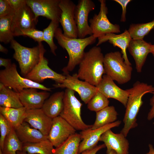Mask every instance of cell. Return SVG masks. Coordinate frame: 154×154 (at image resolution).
Wrapping results in <instances>:
<instances>
[{
  "label": "cell",
  "mask_w": 154,
  "mask_h": 154,
  "mask_svg": "<svg viewBox=\"0 0 154 154\" xmlns=\"http://www.w3.org/2000/svg\"><path fill=\"white\" fill-rule=\"evenodd\" d=\"M127 90L129 94L123 119L124 125L120 132L125 137L131 129L138 125L137 117L143 104V96L147 93H152L154 87L147 83L137 81L132 88Z\"/></svg>",
  "instance_id": "cell-1"
},
{
  "label": "cell",
  "mask_w": 154,
  "mask_h": 154,
  "mask_svg": "<svg viewBox=\"0 0 154 154\" xmlns=\"http://www.w3.org/2000/svg\"><path fill=\"white\" fill-rule=\"evenodd\" d=\"M54 37L59 45L68 54V64L62 69L64 75L69 74L79 64L85 53V48L94 43L96 39L92 35L83 38H68L64 35L61 29L59 27L55 31Z\"/></svg>",
  "instance_id": "cell-2"
},
{
  "label": "cell",
  "mask_w": 154,
  "mask_h": 154,
  "mask_svg": "<svg viewBox=\"0 0 154 154\" xmlns=\"http://www.w3.org/2000/svg\"><path fill=\"white\" fill-rule=\"evenodd\" d=\"M104 58L101 48L98 46H94L85 52L79 64L78 78L93 86H97L105 74Z\"/></svg>",
  "instance_id": "cell-3"
},
{
  "label": "cell",
  "mask_w": 154,
  "mask_h": 154,
  "mask_svg": "<svg viewBox=\"0 0 154 154\" xmlns=\"http://www.w3.org/2000/svg\"><path fill=\"white\" fill-rule=\"evenodd\" d=\"M104 66L105 74L119 84H126L131 80L132 67L126 63L119 51L106 54L104 56Z\"/></svg>",
  "instance_id": "cell-4"
},
{
  "label": "cell",
  "mask_w": 154,
  "mask_h": 154,
  "mask_svg": "<svg viewBox=\"0 0 154 154\" xmlns=\"http://www.w3.org/2000/svg\"><path fill=\"white\" fill-rule=\"evenodd\" d=\"M74 91L66 88L64 92V106L60 116L76 130L83 131L90 128L92 125L86 124L81 116L82 104L75 95Z\"/></svg>",
  "instance_id": "cell-5"
},
{
  "label": "cell",
  "mask_w": 154,
  "mask_h": 154,
  "mask_svg": "<svg viewBox=\"0 0 154 154\" xmlns=\"http://www.w3.org/2000/svg\"><path fill=\"white\" fill-rule=\"evenodd\" d=\"M0 82L19 93L25 89L30 88L51 91V88L21 76L19 74L14 63H12L9 67L0 70Z\"/></svg>",
  "instance_id": "cell-6"
},
{
  "label": "cell",
  "mask_w": 154,
  "mask_h": 154,
  "mask_svg": "<svg viewBox=\"0 0 154 154\" xmlns=\"http://www.w3.org/2000/svg\"><path fill=\"white\" fill-rule=\"evenodd\" d=\"M14 51L13 58L18 62L21 74L25 77L38 63L40 58L39 45L30 48L23 46L13 39L11 42Z\"/></svg>",
  "instance_id": "cell-7"
},
{
  "label": "cell",
  "mask_w": 154,
  "mask_h": 154,
  "mask_svg": "<svg viewBox=\"0 0 154 154\" xmlns=\"http://www.w3.org/2000/svg\"><path fill=\"white\" fill-rule=\"evenodd\" d=\"M38 43L40 49L39 61L31 72L24 77L39 84L47 79L53 80L57 83H62L66 78V76L57 73L49 67L48 60L44 56L46 50L42 42Z\"/></svg>",
  "instance_id": "cell-8"
},
{
  "label": "cell",
  "mask_w": 154,
  "mask_h": 154,
  "mask_svg": "<svg viewBox=\"0 0 154 154\" xmlns=\"http://www.w3.org/2000/svg\"><path fill=\"white\" fill-rule=\"evenodd\" d=\"M99 1L100 5L99 13L94 14L93 18L89 20L92 35L97 38L107 33H120L119 25L111 23L107 17L108 9L106 1Z\"/></svg>",
  "instance_id": "cell-9"
},
{
  "label": "cell",
  "mask_w": 154,
  "mask_h": 154,
  "mask_svg": "<svg viewBox=\"0 0 154 154\" xmlns=\"http://www.w3.org/2000/svg\"><path fill=\"white\" fill-rule=\"evenodd\" d=\"M60 0H26L27 4L33 13L38 21L39 16L51 21L59 22L62 11L59 6Z\"/></svg>",
  "instance_id": "cell-10"
},
{
  "label": "cell",
  "mask_w": 154,
  "mask_h": 154,
  "mask_svg": "<svg viewBox=\"0 0 154 154\" xmlns=\"http://www.w3.org/2000/svg\"><path fill=\"white\" fill-rule=\"evenodd\" d=\"M66 78L62 83H56L53 86L56 88H66L78 93L82 100L87 104L92 97L98 91L96 86L88 82L80 80L77 74L72 76L65 75Z\"/></svg>",
  "instance_id": "cell-11"
},
{
  "label": "cell",
  "mask_w": 154,
  "mask_h": 154,
  "mask_svg": "<svg viewBox=\"0 0 154 154\" xmlns=\"http://www.w3.org/2000/svg\"><path fill=\"white\" fill-rule=\"evenodd\" d=\"M96 5L91 0H80L76 5L75 19L78 30V38H83L88 35H92L88 23L89 13L95 8Z\"/></svg>",
  "instance_id": "cell-12"
},
{
  "label": "cell",
  "mask_w": 154,
  "mask_h": 154,
  "mask_svg": "<svg viewBox=\"0 0 154 154\" xmlns=\"http://www.w3.org/2000/svg\"><path fill=\"white\" fill-rule=\"evenodd\" d=\"M76 5L71 0H60L59 3L62 11L59 23L62 28L64 35L69 38H78L74 16Z\"/></svg>",
  "instance_id": "cell-13"
},
{
  "label": "cell",
  "mask_w": 154,
  "mask_h": 154,
  "mask_svg": "<svg viewBox=\"0 0 154 154\" xmlns=\"http://www.w3.org/2000/svg\"><path fill=\"white\" fill-rule=\"evenodd\" d=\"M76 130L60 116L52 120V123L47 139L56 148L60 146L70 136L75 133Z\"/></svg>",
  "instance_id": "cell-14"
},
{
  "label": "cell",
  "mask_w": 154,
  "mask_h": 154,
  "mask_svg": "<svg viewBox=\"0 0 154 154\" xmlns=\"http://www.w3.org/2000/svg\"><path fill=\"white\" fill-rule=\"evenodd\" d=\"M37 22L30 8L27 4L24 5L13 15L11 29L14 36H17L21 31L35 29Z\"/></svg>",
  "instance_id": "cell-15"
},
{
  "label": "cell",
  "mask_w": 154,
  "mask_h": 154,
  "mask_svg": "<svg viewBox=\"0 0 154 154\" xmlns=\"http://www.w3.org/2000/svg\"><path fill=\"white\" fill-rule=\"evenodd\" d=\"M121 123V121L118 120L95 129L90 128L81 131L80 134L82 141L80 143L79 154L96 146L101 136L105 132L119 126Z\"/></svg>",
  "instance_id": "cell-16"
},
{
  "label": "cell",
  "mask_w": 154,
  "mask_h": 154,
  "mask_svg": "<svg viewBox=\"0 0 154 154\" xmlns=\"http://www.w3.org/2000/svg\"><path fill=\"white\" fill-rule=\"evenodd\" d=\"M96 87L98 91L107 98L114 99L125 107L129 94L128 91L127 89L124 90L119 87L109 76L106 74L104 75Z\"/></svg>",
  "instance_id": "cell-17"
},
{
  "label": "cell",
  "mask_w": 154,
  "mask_h": 154,
  "mask_svg": "<svg viewBox=\"0 0 154 154\" xmlns=\"http://www.w3.org/2000/svg\"><path fill=\"white\" fill-rule=\"evenodd\" d=\"M99 141L104 143L107 148V154L112 150L117 154H129V141L121 133H115L110 129L102 135Z\"/></svg>",
  "instance_id": "cell-18"
},
{
  "label": "cell",
  "mask_w": 154,
  "mask_h": 154,
  "mask_svg": "<svg viewBox=\"0 0 154 154\" xmlns=\"http://www.w3.org/2000/svg\"><path fill=\"white\" fill-rule=\"evenodd\" d=\"M52 120L41 108L27 110L23 121L27 123L47 137L51 127Z\"/></svg>",
  "instance_id": "cell-19"
},
{
  "label": "cell",
  "mask_w": 154,
  "mask_h": 154,
  "mask_svg": "<svg viewBox=\"0 0 154 154\" xmlns=\"http://www.w3.org/2000/svg\"><path fill=\"white\" fill-rule=\"evenodd\" d=\"M37 89L30 88L23 89L19 93V98L23 106L27 110L41 109L50 93L47 91L39 92Z\"/></svg>",
  "instance_id": "cell-20"
},
{
  "label": "cell",
  "mask_w": 154,
  "mask_h": 154,
  "mask_svg": "<svg viewBox=\"0 0 154 154\" xmlns=\"http://www.w3.org/2000/svg\"><path fill=\"white\" fill-rule=\"evenodd\" d=\"M151 45L143 39H132L130 41L127 48L135 60L137 72H141L147 56L151 52Z\"/></svg>",
  "instance_id": "cell-21"
},
{
  "label": "cell",
  "mask_w": 154,
  "mask_h": 154,
  "mask_svg": "<svg viewBox=\"0 0 154 154\" xmlns=\"http://www.w3.org/2000/svg\"><path fill=\"white\" fill-rule=\"evenodd\" d=\"M98 38V42L96 46H98L102 43L108 41L114 46H117L121 49L122 57L125 62L127 64L131 66L126 53V49L132 39L128 30H126L123 33L119 35L114 33H107Z\"/></svg>",
  "instance_id": "cell-22"
},
{
  "label": "cell",
  "mask_w": 154,
  "mask_h": 154,
  "mask_svg": "<svg viewBox=\"0 0 154 154\" xmlns=\"http://www.w3.org/2000/svg\"><path fill=\"white\" fill-rule=\"evenodd\" d=\"M15 130L23 143H35L47 139V137L40 131L33 128L25 121H23Z\"/></svg>",
  "instance_id": "cell-23"
},
{
  "label": "cell",
  "mask_w": 154,
  "mask_h": 154,
  "mask_svg": "<svg viewBox=\"0 0 154 154\" xmlns=\"http://www.w3.org/2000/svg\"><path fill=\"white\" fill-rule=\"evenodd\" d=\"M64 92H56L44 102L41 109L48 116L53 119L60 116L63 108Z\"/></svg>",
  "instance_id": "cell-24"
},
{
  "label": "cell",
  "mask_w": 154,
  "mask_h": 154,
  "mask_svg": "<svg viewBox=\"0 0 154 154\" xmlns=\"http://www.w3.org/2000/svg\"><path fill=\"white\" fill-rule=\"evenodd\" d=\"M0 107L19 108L23 107L19 93L0 83Z\"/></svg>",
  "instance_id": "cell-25"
},
{
  "label": "cell",
  "mask_w": 154,
  "mask_h": 154,
  "mask_svg": "<svg viewBox=\"0 0 154 154\" xmlns=\"http://www.w3.org/2000/svg\"><path fill=\"white\" fill-rule=\"evenodd\" d=\"M26 110L23 106L19 108L0 107V114L14 129L24 121Z\"/></svg>",
  "instance_id": "cell-26"
},
{
  "label": "cell",
  "mask_w": 154,
  "mask_h": 154,
  "mask_svg": "<svg viewBox=\"0 0 154 154\" xmlns=\"http://www.w3.org/2000/svg\"><path fill=\"white\" fill-rule=\"evenodd\" d=\"M118 115L114 106H108L96 112V120L91 129H95L115 122Z\"/></svg>",
  "instance_id": "cell-27"
},
{
  "label": "cell",
  "mask_w": 154,
  "mask_h": 154,
  "mask_svg": "<svg viewBox=\"0 0 154 154\" xmlns=\"http://www.w3.org/2000/svg\"><path fill=\"white\" fill-rule=\"evenodd\" d=\"M53 147L47 139L35 143H23L22 151L29 154H53Z\"/></svg>",
  "instance_id": "cell-28"
},
{
  "label": "cell",
  "mask_w": 154,
  "mask_h": 154,
  "mask_svg": "<svg viewBox=\"0 0 154 154\" xmlns=\"http://www.w3.org/2000/svg\"><path fill=\"white\" fill-rule=\"evenodd\" d=\"M82 139L80 134L75 133L59 147L54 149L53 154H79Z\"/></svg>",
  "instance_id": "cell-29"
},
{
  "label": "cell",
  "mask_w": 154,
  "mask_h": 154,
  "mask_svg": "<svg viewBox=\"0 0 154 154\" xmlns=\"http://www.w3.org/2000/svg\"><path fill=\"white\" fill-rule=\"evenodd\" d=\"M23 143L18 138L15 129L11 131L5 138L3 149V154H17L18 151H22Z\"/></svg>",
  "instance_id": "cell-30"
},
{
  "label": "cell",
  "mask_w": 154,
  "mask_h": 154,
  "mask_svg": "<svg viewBox=\"0 0 154 154\" xmlns=\"http://www.w3.org/2000/svg\"><path fill=\"white\" fill-rule=\"evenodd\" d=\"M13 15L0 18V41L7 44L14 39L11 29Z\"/></svg>",
  "instance_id": "cell-31"
},
{
  "label": "cell",
  "mask_w": 154,
  "mask_h": 154,
  "mask_svg": "<svg viewBox=\"0 0 154 154\" xmlns=\"http://www.w3.org/2000/svg\"><path fill=\"white\" fill-rule=\"evenodd\" d=\"M154 28V20L145 23L132 24L128 30L132 39H143Z\"/></svg>",
  "instance_id": "cell-32"
},
{
  "label": "cell",
  "mask_w": 154,
  "mask_h": 154,
  "mask_svg": "<svg viewBox=\"0 0 154 154\" xmlns=\"http://www.w3.org/2000/svg\"><path fill=\"white\" fill-rule=\"evenodd\" d=\"M59 22L51 21L48 26L44 29L43 31V41L46 42L49 46L51 52L55 56L56 55L55 51L57 46L54 43L53 38L56 29L58 27Z\"/></svg>",
  "instance_id": "cell-33"
},
{
  "label": "cell",
  "mask_w": 154,
  "mask_h": 154,
  "mask_svg": "<svg viewBox=\"0 0 154 154\" xmlns=\"http://www.w3.org/2000/svg\"><path fill=\"white\" fill-rule=\"evenodd\" d=\"M109 102L108 98L98 91L87 104V107L96 112L108 106Z\"/></svg>",
  "instance_id": "cell-34"
},
{
  "label": "cell",
  "mask_w": 154,
  "mask_h": 154,
  "mask_svg": "<svg viewBox=\"0 0 154 154\" xmlns=\"http://www.w3.org/2000/svg\"><path fill=\"white\" fill-rule=\"evenodd\" d=\"M12 128L6 119L0 114V149L2 150L5 138L10 132Z\"/></svg>",
  "instance_id": "cell-35"
},
{
  "label": "cell",
  "mask_w": 154,
  "mask_h": 154,
  "mask_svg": "<svg viewBox=\"0 0 154 154\" xmlns=\"http://www.w3.org/2000/svg\"><path fill=\"white\" fill-rule=\"evenodd\" d=\"M26 36L33 39L38 43L43 41V31L36 29H29L20 32L17 35Z\"/></svg>",
  "instance_id": "cell-36"
},
{
  "label": "cell",
  "mask_w": 154,
  "mask_h": 154,
  "mask_svg": "<svg viewBox=\"0 0 154 154\" xmlns=\"http://www.w3.org/2000/svg\"><path fill=\"white\" fill-rule=\"evenodd\" d=\"M14 12L7 0H0V18L13 15Z\"/></svg>",
  "instance_id": "cell-37"
},
{
  "label": "cell",
  "mask_w": 154,
  "mask_h": 154,
  "mask_svg": "<svg viewBox=\"0 0 154 154\" xmlns=\"http://www.w3.org/2000/svg\"><path fill=\"white\" fill-rule=\"evenodd\" d=\"M114 1L119 4L122 8V13L121 18V21L125 22L126 21V7L131 0H114Z\"/></svg>",
  "instance_id": "cell-38"
},
{
  "label": "cell",
  "mask_w": 154,
  "mask_h": 154,
  "mask_svg": "<svg viewBox=\"0 0 154 154\" xmlns=\"http://www.w3.org/2000/svg\"><path fill=\"white\" fill-rule=\"evenodd\" d=\"M15 12L26 4V0H7Z\"/></svg>",
  "instance_id": "cell-39"
},
{
  "label": "cell",
  "mask_w": 154,
  "mask_h": 154,
  "mask_svg": "<svg viewBox=\"0 0 154 154\" xmlns=\"http://www.w3.org/2000/svg\"><path fill=\"white\" fill-rule=\"evenodd\" d=\"M106 147L104 144L97 145L92 149L85 151L79 154H96L100 150Z\"/></svg>",
  "instance_id": "cell-40"
},
{
  "label": "cell",
  "mask_w": 154,
  "mask_h": 154,
  "mask_svg": "<svg viewBox=\"0 0 154 154\" xmlns=\"http://www.w3.org/2000/svg\"><path fill=\"white\" fill-rule=\"evenodd\" d=\"M153 96L150 100L151 108L149 112L147 118L149 120L152 119L154 117V90L152 92Z\"/></svg>",
  "instance_id": "cell-41"
},
{
  "label": "cell",
  "mask_w": 154,
  "mask_h": 154,
  "mask_svg": "<svg viewBox=\"0 0 154 154\" xmlns=\"http://www.w3.org/2000/svg\"><path fill=\"white\" fill-rule=\"evenodd\" d=\"M12 64L11 59L1 57L0 58V66H4L5 68H6L10 66Z\"/></svg>",
  "instance_id": "cell-42"
},
{
  "label": "cell",
  "mask_w": 154,
  "mask_h": 154,
  "mask_svg": "<svg viewBox=\"0 0 154 154\" xmlns=\"http://www.w3.org/2000/svg\"><path fill=\"white\" fill-rule=\"evenodd\" d=\"M149 150L146 154H154V148L152 145L151 144L149 145Z\"/></svg>",
  "instance_id": "cell-43"
},
{
  "label": "cell",
  "mask_w": 154,
  "mask_h": 154,
  "mask_svg": "<svg viewBox=\"0 0 154 154\" xmlns=\"http://www.w3.org/2000/svg\"><path fill=\"white\" fill-rule=\"evenodd\" d=\"M8 49L3 46L2 44H0V51L5 54H7L8 52Z\"/></svg>",
  "instance_id": "cell-44"
},
{
  "label": "cell",
  "mask_w": 154,
  "mask_h": 154,
  "mask_svg": "<svg viewBox=\"0 0 154 154\" xmlns=\"http://www.w3.org/2000/svg\"><path fill=\"white\" fill-rule=\"evenodd\" d=\"M150 53L153 54L154 57V44H152Z\"/></svg>",
  "instance_id": "cell-45"
},
{
  "label": "cell",
  "mask_w": 154,
  "mask_h": 154,
  "mask_svg": "<svg viewBox=\"0 0 154 154\" xmlns=\"http://www.w3.org/2000/svg\"><path fill=\"white\" fill-rule=\"evenodd\" d=\"M17 154H29L23 151H18L17 152Z\"/></svg>",
  "instance_id": "cell-46"
},
{
  "label": "cell",
  "mask_w": 154,
  "mask_h": 154,
  "mask_svg": "<svg viewBox=\"0 0 154 154\" xmlns=\"http://www.w3.org/2000/svg\"><path fill=\"white\" fill-rule=\"evenodd\" d=\"M107 154H117L116 151L114 150H111L110 152Z\"/></svg>",
  "instance_id": "cell-47"
},
{
  "label": "cell",
  "mask_w": 154,
  "mask_h": 154,
  "mask_svg": "<svg viewBox=\"0 0 154 154\" xmlns=\"http://www.w3.org/2000/svg\"><path fill=\"white\" fill-rule=\"evenodd\" d=\"M0 154H3L2 151L1 149H0Z\"/></svg>",
  "instance_id": "cell-48"
}]
</instances>
